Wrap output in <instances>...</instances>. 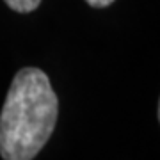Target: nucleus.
Returning a JSON list of instances; mask_svg holds the SVG:
<instances>
[{"label": "nucleus", "instance_id": "f257e3e1", "mask_svg": "<svg viewBox=\"0 0 160 160\" xmlns=\"http://www.w3.org/2000/svg\"><path fill=\"white\" fill-rule=\"evenodd\" d=\"M59 100L50 78L39 68L14 75L0 112V157L34 160L53 133Z\"/></svg>", "mask_w": 160, "mask_h": 160}, {"label": "nucleus", "instance_id": "20e7f679", "mask_svg": "<svg viewBox=\"0 0 160 160\" xmlns=\"http://www.w3.org/2000/svg\"><path fill=\"white\" fill-rule=\"evenodd\" d=\"M158 119H160V103H158Z\"/></svg>", "mask_w": 160, "mask_h": 160}, {"label": "nucleus", "instance_id": "f03ea898", "mask_svg": "<svg viewBox=\"0 0 160 160\" xmlns=\"http://www.w3.org/2000/svg\"><path fill=\"white\" fill-rule=\"evenodd\" d=\"M4 2L16 12H30L38 9V6L41 4V0H4Z\"/></svg>", "mask_w": 160, "mask_h": 160}, {"label": "nucleus", "instance_id": "7ed1b4c3", "mask_svg": "<svg viewBox=\"0 0 160 160\" xmlns=\"http://www.w3.org/2000/svg\"><path fill=\"white\" fill-rule=\"evenodd\" d=\"M86 2L92 7H107V6H110L114 0H86Z\"/></svg>", "mask_w": 160, "mask_h": 160}]
</instances>
